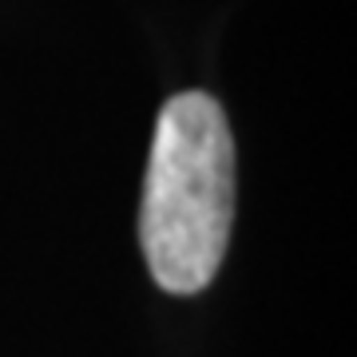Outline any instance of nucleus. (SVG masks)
<instances>
[{"label":"nucleus","instance_id":"f257e3e1","mask_svg":"<svg viewBox=\"0 0 357 357\" xmlns=\"http://www.w3.org/2000/svg\"><path fill=\"white\" fill-rule=\"evenodd\" d=\"M234 227V139L227 112L206 91L163 103L143 183L139 243L167 294H199L215 282Z\"/></svg>","mask_w":357,"mask_h":357}]
</instances>
